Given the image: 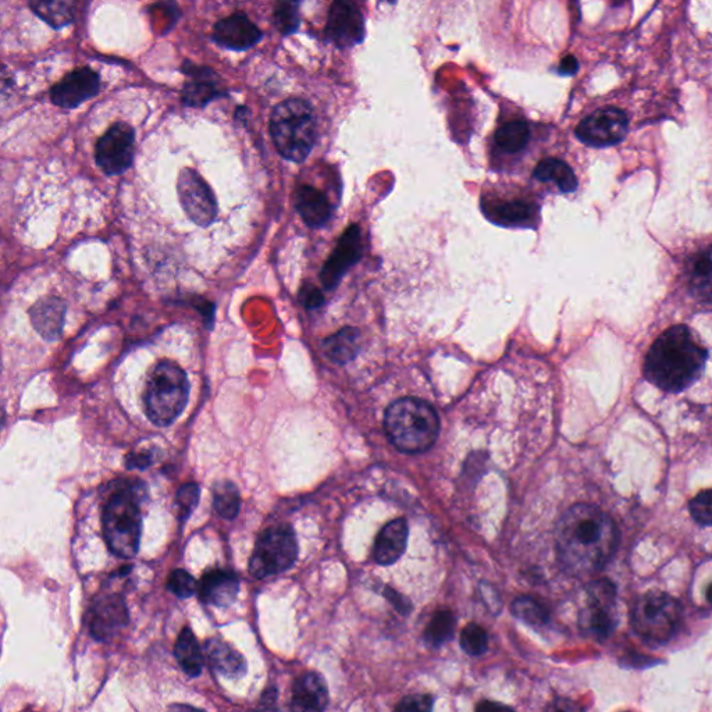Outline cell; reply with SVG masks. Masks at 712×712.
I'll return each instance as SVG.
<instances>
[{"label":"cell","instance_id":"obj_44","mask_svg":"<svg viewBox=\"0 0 712 712\" xmlns=\"http://www.w3.org/2000/svg\"><path fill=\"white\" fill-rule=\"evenodd\" d=\"M384 594H386V597L390 600V603L394 605L395 610L400 611L401 614H409V612H411V604L408 603V600L402 598L400 594L388 592V590Z\"/></svg>","mask_w":712,"mask_h":712},{"label":"cell","instance_id":"obj_28","mask_svg":"<svg viewBox=\"0 0 712 712\" xmlns=\"http://www.w3.org/2000/svg\"><path fill=\"white\" fill-rule=\"evenodd\" d=\"M533 177L541 183L553 181L562 192H573L578 188V178L569 165L560 159H544L534 169Z\"/></svg>","mask_w":712,"mask_h":712},{"label":"cell","instance_id":"obj_34","mask_svg":"<svg viewBox=\"0 0 712 712\" xmlns=\"http://www.w3.org/2000/svg\"><path fill=\"white\" fill-rule=\"evenodd\" d=\"M511 612L516 619L530 626H544L550 621V612L547 608L540 601L529 596L515 598L511 605Z\"/></svg>","mask_w":712,"mask_h":712},{"label":"cell","instance_id":"obj_1","mask_svg":"<svg viewBox=\"0 0 712 712\" xmlns=\"http://www.w3.org/2000/svg\"><path fill=\"white\" fill-rule=\"evenodd\" d=\"M618 541L617 525L594 505H573L557 525L558 557L571 575H592L603 569Z\"/></svg>","mask_w":712,"mask_h":712},{"label":"cell","instance_id":"obj_48","mask_svg":"<svg viewBox=\"0 0 712 712\" xmlns=\"http://www.w3.org/2000/svg\"><path fill=\"white\" fill-rule=\"evenodd\" d=\"M167 712H205V711L199 710V708H195L192 706H187V704H172V706L167 708Z\"/></svg>","mask_w":712,"mask_h":712},{"label":"cell","instance_id":"obj_31","mask_svg":"<svg viewBox=\"0 0 712 712\" xmlns=\"http://www.w3.org/2000/svg\"><path fill=\"white\" fill-rule=\"evenodd\" d=\"M213 507L224 519L237 518L241 507L240 491L230 480L216 482L212 489Z\"/></svg>","mask_w":712,"mask_h":712},{"label":"cell","instance_id":"obj_23","mask_svg":"<svg viewBox=\"0 0 712 712\" xmlns=\"http://www.w3.org/2000/svg\"><path fill=\"white\" fill-rule=\"evenodd\" d=\"M408 525L405 519H395L387 523L377 534L373 557L377 564L391 565L400 560L407 548Z\"/></svg>","mask_w":712,"mask_h":712},{"label":"cell","instance_id":"obj_24","mask_svg":"<svg viewBox=\"0 0 712 712\" xmlns=\"http://www.w3.org/2000/svg\"><path fill=\"white\" fill-rule=\"evenodd\" d=\"M685 273L693 297L712 304V245L687 259Z\"/></svg>","mask_w":712,"mask_h":712},{"label":"cell","instance_id":"obj_45","mask_svg":"<svg viewBox=\"0 0 712 712\" xmlns=\"http://www.w3.org/2000/svg\"><path fill=\"white\" fill-rule=\"evenodd\" d=\"M475 712H516L511 707L505 704L497 703V701L484 700L476 707Z\"/></svg>","mask_w":712,"mask_h":712},{"label":"cell","instance_id":"obj_41","mask_svg":"<svg viewBox=\"0 0 712 712\" xmlns=\"http://www.w3.org/2000/svg\"><path fill=\"white\" fill-rule=\"evenodd\" d=\"M299 301L302 302L305 308L316 309L323 305L325 297H323L322 291L308 284V286L302 287L301 291H299Z\"/></svg>","mask_w":712,"mask_h":712},{"label":"cell","instance_id":"obj_10","mask_svg":"<svg viewBox=\"0 0 712 712\" xmlns=\"http://www.w3.org/2000/svg\"><path fill=\"white\" fill-rule=\"evenodd\" d=\"M134 153V128L117 121L96 142L95 162L106 176H120L133 165Z\"/></svg>","mask_w":712,"mask_h":712},{"label":"cell","instance_id":"obj_8","mask_svg":"<svg viewBox=\"0 0 712 712\" xmlns=\"http://www.w3.org/2000/svg\"><path fill=\"white\" fill-rule=\"evenodd\" d=\"M298 557V541L290 525L266 529L256 540L249 560V573L256 579L279 575L294 565Z\"/></svg>","mask_w":712,"mask_h":712},{"label":"cell","instance_id":"obj_40","mask_svg":"<svg viewBox=\"0 0 712 712\" xmlns=\"http://www.w3.org/2000/svg\"><path fill=\"white\" fill-rule=\"evenodd\" d=\"M433 706L434 699L430 694H411L398 703L395 712H432Z\"/></svg>","mask_w":712,"mask_h":712},{"label":"cell","instance_id":"obj_19","mask_svg":"<svg viewBox=\"0 0 712 712\" xmlns=\"http://www.w3.org/2000/svg\"><path fill=\"white\" fill-rule=\"evenodd\" d=\"M329 706V689L318 672H305L295 679L291 694V712H325Z\"/></svg>","mask_w":712,"mask_h":712},{"label":"cell","instance_id":"obj_18","mask_svg":"<svg viewBox=\"0 0 712 712\" xmlns=\"http://www.w3.org/2000/svg\"><path fill=\"white\" fill-rule=\"evenodd\" d=\"M128 622V611L124 598L119 594H109L94 600L89 608L88 628L96 640H108L123 629Z\"/></svg>","mask_w":712,"mask_h":712},{"label":"cell","instance_id":"obj_5","mask_svg":"<svg viewBox=\"0 0 712 712\" xmlns=\"http://www.w3.org/2000/svg\"><path fill=\"white\" fill-rule=\"evenodd\" d=\"M190 382L178 363L160 361L149 372L144 391L145 412L153 425H172L187 407Z\"/></svg>","mask_w":712,"mask_h":712},{"label":"cell","instance_id":"obj_42","mask_svg":"<svg viewBox=\"0 0 712 712\" xmlns=\"http://www.w3.org/2000/svg\"><path fill=\"white\" fill-rule=\"evenodd\" d=\"M544 712H583V708L576 701L558 699L553 701Z\"/></svg>","mask_w":712,"mask_h":712},{"label":"cell","instance_id":"obj_21","mask_svg":"<svg viewBox=\"0 0 712 712\" xmlns=\"http://www.w3.org/2000/svg\"><path fill=\"white\" fill-rule=\"evenodd\" d=\"M295 208L304 223L312 229L325 226L333 215V206L326 192L304 184L295 191Z\"/></svg>","mask_w":712,"mask_h":712},{"label":"cell","instance_id":"obj_20","mask_svg":"<svg viewBox=\"0 0 712 712\" xmlns=\"http://www.w3.org/2000/svg\"><path fill=\"white\" fill-rule=\"evenodd\" d=\"M240 592V579L237 573L226 569H212L206 572L199 585V598L202 603L215 607H229L236 601Z\"/></svg>","mask_w":712,"mask_h":712},{"label":"cell","instance_id":"obj_9","mask_svg":"<svg viewBox=\"0 0 712 712\" xmlns=\"http://www.w3.org/2000/svg\"><path fill=\"white\" fill-rule=\"evenodd\" d=\"M178 201L185 215L199 227H208L217 217V201L208 183L197 170L183 167L178 173Z\"/></svg>","mask_w":712,"mask_h":712},{"label":"cell","instance_id":"obj_49","mask_svg":"<svg viewBox=\"0 0 712 712\" xmlns=\"http://www.w3.org/2000/svg\"><path fill=\"white\" fill-rule=\"evenodd\" d=\"M707 596H708V600H710L712 603V586L710 587V589H708Z\"/></svg>","mask_w":712,"mask_h":712},{"label":"cell","instance_id":"obj_4","mask_svg":"<svg viewBox=\"0 0 712 712\" xmlns=\"http://www.w3.org/2000/svg\"><path fill=\"white\" fill-rule=\"evenodd\" d=\"M384 429L391 443L404 452H423L436 443L440 423L427 402L402 398L388 407Z\"/></svg>","mask_w":712,"mask_h":712},{"label":"cell","instance_id":"obj_17","mask_svg":"<svg viewBox=\"0 0 712 712\" xmlns=\"http://www.w3.org/2000/svg\"><path fill=\"white\" fill-rule=\"evenodd\" d=\"M261 28L249 20L247 14L234 13L217 21L213 27L212 41L229 51H248L261 42Z\"/></svg>","mask_w":712,"mask_h":712},{"label":"cell","instance_id":"obj_35","mask_svg":"<svg viewBox=\"0 0 712 712\" xmlns=\"http://www.w3.org/2000/svg\"><path fill=\"white\" fill-rule=\"evenodd\" d=\"M459 642H461L462 650L466 654L472 655V657H479V655L486 653L487 647H489V635L477 623H468L462 630Z\"/></svg>","mask_w":712,"mask_h":712},{"label":"cell","instance_id":"obj_27","mask_svg":"<svg viewBox=\"0 0 712 712\" xmlns=\"http://www.w3.org/2000/svg\"><path fill=\"white\" fill-rule=\"evenodd\" d=\"M174 655L185 674L191 678L201 675L202 668H204V657H202L197 637L190 628H184L178 635Z\"/></svg>","mask_w":712,"mask_h":712},{"label":"cell","instance_id":"obj_12","mask_svg":"<svg viewBox=\"0 0 712 712\" xmlns=\"http://www.w3.org/2000/svg\"><path fill=\"white\" fill-rule=\"evenodd\" d=\"M628 128V116L623 110L603 108L580 121L576 127V137L589 147H612L625 138Z\"/></svg>","mask_w":712,"mask_h":712},{"label":"cell","instance_id":"obj_15","mask_svg":"<svg viewBox=\"0 0 712 712\" xmlns=\"http://www.w3.org/2000/svg\"><path fill=\"white\" fill-rule=\"evenodd\" d=\"M362 252L361 229L356 224H352L344 231L336 249L323 266L322 273H320L323 286L327 290H334L350 267L361 261Z\"/></svg>","mask_w":712,"mask_h":712},{"label":"cell","instance_id":"obj_6","mask_svg":"<svg viewBox=\"0 0 712 712\" xmlns=\"http://www.w3.org/2000/svg\"><path fill=\"white\" fill-rule=\"evenodd\" d=\"M103 537L110 553L119 558H130L140 550L142 514L137 491L126 487L113 494L103 508Z\"/></svg>","mask_w":712,"mask_h":712},{"label":"cell","instance_id":"obj_14","mask_svg":"<svg viewBox=\"0 0 712 712\" xmlns=\"http://www.w3.org/2000/svg\"><path fill=\"white\" fill-rule=\"evenodd\" d=\"M181 71L188 77L187 83L184 84L183 91H181V101L185 106L205 108L208 103L227 95L222 78L217 76L210 67L198 66L190 60H185Z\"/></svg>","mask_w":712,"mask_h":712},{"label":"cell","instance_id":"obj_7","mask_svg":"<svg viewBox=\"0 0 712 712\" xmlns=\"http://www.w3.org/2000/svg\"><path fill=\"white\" fill-rule=\"evenodd\" d=\"M681 604L664 592L644 593L633 604L632 626L650 643H665L675 635L681 622Z\"/></svg>","mask_w":712,"mask_h":712},{"label":"cell","instance_id":"obj_22","mask_svg":"<svg viewBox=\"0 0 712 712\" xmlns=\"http://www.w3.org/2000/svg\"><path fill=\"white\" fill-rule=\"evenodd\" d=\"M30 318L34 329L46 340L53 341L60 337L66 318V304L58 297L39 299L30 309Z\"/></svg>","mask_w":712,"mask_h":712},{"label":"cell","instance_id":"obj_33","mask_svg":"<svg viewBox=\"0 0 712 712\" xmlns=\"http://www.w3.org/2000/svg\"><path fill=\"white\" fill-rule=\"evenodd\" d=\"M455 617L450 611H437L425 630V642L430 647H441L454 635Z\"/></svg>","mask_w":712,"mask_h":712},{"label":"cell","instance_id":"obj_38","mask_svg":"<svg viewBox=\"0 0 712 712\" xmlns=\"http://www.w3.org/2000/svg\"><path fill=\"white\" fill-rule=\"evenodd\" d=\"M167 589L180 598H190L197 592V580L184 569H176L167 579Z\"/></svg>","mask_w":712,"mask_h":712},{"label":"cell","instance_id":"obj_32","mask_svg":"<svg viewBox=\"0 0 712 712\" xmlns=\"http://www.w3.org/2000/svg\"><path fill=\"white\" fill-rule=\"evenodd\" d=\"M32 12L52 28L69 26L74 20L73 3L69 2H31Z\"/></svg>","mask_w":712,"mask_h":712},{"label":"cell","instance_id":"obj_43","mask_svg":"<svg viewBox=\"0 0 712 712\" xmlns=\"http://www.w3.org/2000/svg\"><path fill=\"white\" fill-rule=\"evenodd\" d=\"M277 711V690L274 687L266 689L259 703L258 712H276Z\"/></svg>","mask_w":712,"mask_h":712},{"label":"cell","instance_id":"obj_29","mask_svg":"<svg viewBox=\"0 0 712 712\" xmlns=\"http://www.w3.org/2000/svg\"><path fill=\"white\" fill-rule=\"evenodd\" d=\"M323 348H325L326 355L329 356L331 361L337 363L350 362L359 351V331L352 329V327H345L334 336L327 338Z\"/></svg>","mask_w":712,"mask_h":712},{"label":"cell","instance_id":"obj_26","mask_svg":"<svg viewBox=\"0 0 712 712\" xmlns=\"http://www.w3.org/2000/svg\"><path fill=\"white\" fill-rule=\"evenodd\" d=\"M486 215L490 220L505 226H528L536 216V206L530 202L514 199V201L494 202L486 205Z\"/></svg>","mask_w":712,"mask_h":712},{"label":"cell","instance_id":"obj_2","mask_svg":"<svg viewBox=\"0 0 712 712\" xmlns=\"http://www.w3.org/2000/svg\"><path fill=\"white\" fill-rule=\"evenodd\" d=\"M708 352L692 330L679 325L665 330L644 359V377L665 393H681L700 379Z\"/></svg>","mask_w":712,"mask_h":712},{"label":"cell","instance_id":"obj_3","mask_svg":"<svg viewBox=\"0 0 712 712\" xmlns=\"http://www.w3.org/2000/svg\"><path fill=\"white\" fill-rule=\"evenodd\" d=\"M269 128L277 152L290 162H304L315 147V112L304 99H286L274 106Z\"/></svg>","mask_w":712,"mask_h":712},{"label":"cell","instance_id":"obj_11","mask_svg":"<svg viewBox=\"0 0 712 712\" xmlns=\"http://www.w3.org/2000/svg\"><path fill=\"white\" fill-rule=\"evenodd\" d=\"M615 586L598 579L586 587V605L579 615V626L586 635L603 640L614 629Z\"/></svg>","mask_w":712,"mask_h":712},{"label":"cell","instance_id":"obj_39","mask_svg":"<svg viewBox=\"0 0 712 712\" xmlns=\"http://www.w3.org/2000/svg\"><path fill=\"white\" fill-rule=\"evenodd\" d=\"M690 514L703 526H712V489L701 491L690 501Z\"/></svg>","mask_w":712,"mask_h":712},{"label":"cell","instance_id":"obj_36","mask_svg":"<svg viewBox=\"0 0 712 712\" xmlns=\"http://www.w3.org/2000/svg\"><path fill=\"white\" fill-rule=\"evenodd\" d=\"M274 26L283 35L294 34L299 28L298 3L281 2L273 13Z\"/></svg>","mask_w":712,"mask_h":712},{"label":"cell","instance_id":"obj_30","mask_svg":"<svg viewBox=\"0 0 712 712\" xmlns=\"http://www.w3.org/2000/svg\"><path fill=\"white\" fill-rule=\"evenodd\" d=\"M530 130L523 120H512L496 131V145L505 153H518L528 145Z\"/></svg>","mask_w":712,"mask_h":712},{"label":"cell","instance_id":"obj_46","mask_svg":"<svg viewBox=\"0 0 712 712\" xmlns=\"http://www.w3.org/2000/svg\"><path fill=\"white\" fill-rule=\"evenodd\" d=\"M578 67L579 63L575 56H565L560 63V74H562V76H573V74L578 71Z\"/></svg>","mask_w":712,"mask_h":712},{"label":"cell","instance_id":"obj_25","mask_svg":"<svg viewBox=\"0 0 712 712\" xmlns=\"http://www.w3.org/2000/svg\"><path fill=\"white\" fill-rule=\"evenodd\" d=\"M205 654L210 667L224 678L241 679L247 674V662L244 657L223 640H206Z\"/></svg>","mask_w":712,"mask_h":712},{"label":"cell","instance_id":"obj_13","mask_svg":"<svg viewBox=\"0 0 712 712\" xmlns=\"http://www.w3.org/2000/svg\"><path fill=\"white\" fill-rule=\"evenodd\" d=\"M101 91V77L91 67H80L66 74L53 85L51 101L53 105L66 110H73L84 102L94 98Z\"/></svg>","mask_w":712,"mask_h":712},{"label":"cell","instance_id":"obj_47","mask_svg":"<svg viewBox=\"0 0 712 712\" xmlns=\"http://www.w3.org/2000/svg\"><path fill=\"white\" fill-rule=\"evenodd\" d=\"M149 464H151V458H149L147 454H131L127 459L128 468L144 469L147 468Z\"/></svg>","mask_w":712,"mask_h":712},{"label":"cell","instance_id":"obj_37","mask_svg":"<svg viewBox=\"0 0 712 712\" xmlns=\"http://www.w3.org/2000/svg\"><path fill=\"white\" fill-rule=\"evenodd\" d=\"M201 489L197 483H187L180 487L176 496L178 521H187L194 509L198 507Z\"/></svg>","mask_w":712,"mask_h":712},{"label":"cell","instance_id":"obj_16","mask_svg":"<svg viewBox=\"0 0 712 712\" xmlns=\"http://www.w3.org/2000/svg\"><path fill=\"white\" fill-rule=\"evenodd\" d=\"M325 34L338 48H350L363 41L365 23L354 3L334 2L329 10Z\"/></svg>","mask_w":712,"mask_h":712}]
</instances>
